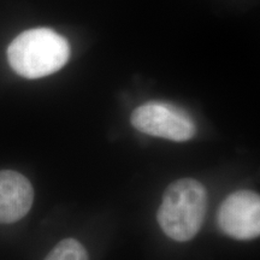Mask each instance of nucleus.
Returning <instances> with one entry per match:
<instances>
[{
  "mask_svg": "<svg viewBox=\"0 0 260 260\" xmlns=\"http://www.w3.org/2000/svg\"><path fill=\"white\" fill-rule=\"evenodd\" d=\"M207 211V191L194 178H181L162 195L157 219L165 235L186 242L200 232Z\"/></svg>",
  "mask_w": 260,
  "mask_h": 260,
  "instance_id": "1",
  "label": "nucleus"
},
{
  "mask_svg": "<svg viewBox=\"0 0 260 260\" xmlns=\"http://www.w3.org/2000/svg\"><path fill=\"white\" fill-rule=\"evenodd\" d=\"M69 58V42L50 28L23 31L8 48L10 65L25 79H40L57 73Z\"/></svg>",
  "mask_w": 260,
  "mask_h": 260,
  "instance_id": "2",
  "label": "nucleus"
},
{
  "mask_svg": "<svg viewBox=\"0 0 260 260\" xmlns=\"http://www.w3.org/2000/svg\"><path fill=\"white\" fill-rule=\"evenodd\" d=\"M133 126L144 134L183 142L197 133L193 118L181 107L164 102H149L134 110Z\"/></svg>",
  "mask_w": 260,
  "mask_h": 260,
  "instance_id": "3",
  "label": "nucleus"
},
{
  "mask_svg": "<svg viewBox=\"0 0 260 260\" xmlns=\"http://www.w3.org/2000/svg\"><path fill=\"white\" fill-rule=\"evenodd\" d=\"M219 229L236 240H252L260 234V198L252 190L228 195L217 213Z\"/></svg>",
  "mask_w": 260,
  "mask_h": 260,
  "instance_id": "4",
  "label": "nucleus"
},
{
  "mask_svg": "<svg viewBox=\"0 0 260 260\" xmlns=\"http://www.w3.org/2000/svg\"><path fill=\"white\" fill-rule=\"evenodd\" d=\"M34 189L17 171H0V224L15 223L31 209Z\"/></svg>",
  "mask_w": 260,
  "mask_h": 260,
  "instance_id": "5",
  "label": "nucleus"
},
{
  "mask_svg": "<svg viewBox=\"0 0 260 260\" xmlns=\"http://www.w3.org/2000/svg\"><path fill=\"white\" fill-rule=\"evenodd\" d=\"M45 260H88V253L77 240L65 239L48 253Z\"/></svg>",
  "mask_w": 260,
  "mask_h": 260,
  "instance_id": "6",
  "label": "nucleus"
}]
</instances>
